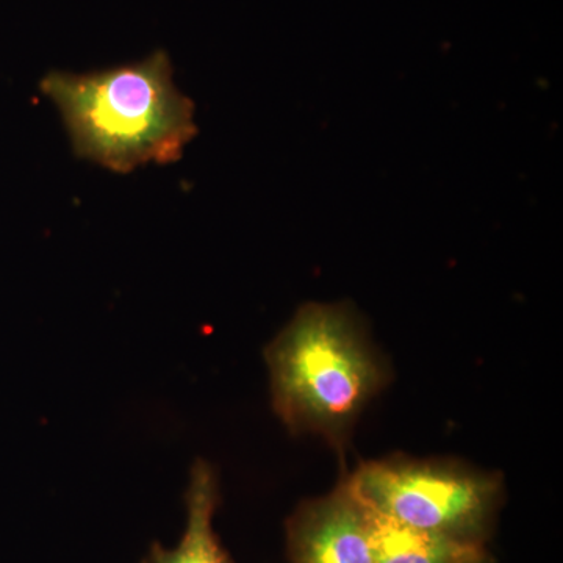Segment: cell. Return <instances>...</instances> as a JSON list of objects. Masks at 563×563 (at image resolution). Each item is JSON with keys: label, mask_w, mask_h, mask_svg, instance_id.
I'll list each match as a JSON object with an SVG mask.
<instances>
[{"label": "cell", "mask_w": 563, "mask_h": 563, "mask_svg": "<svg viewBox=\"0 0 563 563\" xmlns=\"http://www.w3.org/2000/svg\"><path fill=\"white\" fill-rule=\"evenodd\" d=\"M40 88L57 107L76 157L109 172L180 161L198 133L195 103L174 84L163 49L92 73L51 70Z\"/></svg>", "instance_id": "1"}, {"label": "cell", "mask_w": 563, "mask_h": 563, "mask_svg": "<svg viewBox=\"0 0 563 563\" xmlns=\"http://www.w3.org/2000/svg\"><path fill=\"white\" fill-rule=\"evenodd\" d=\"M365 507L374 563H488L481 542L410 528Z\"/></svg>", "instance_id": "5"}, {"label": "cell", "mask_w": 563, "mask_h": 563, "mask_svg": "<svg viewBox=\"0 0 563 563\" xmlns=\"http://www.w3.org/2000/svg\"><path fill=\"white\" fill-rule=\"evenodd\" d=\"M273 406L292 432L342 444L384 373L346 306L306 303L265 352Z\"/></svg>", "instance_id": "2"}, {"label": "cell", "mask_w": 563, "mask_h": 563, "mask_svg": "<svg viewBox=\"0 0 563 563\" xmlns=\"http://www.w3.org/2000/svg\"><path fill=\"white\" fill-rule=\"evenodd\" d=\"M187 528L173 550L152 543L146 563H233L213 531V515L220 501V487L213 468L196 461L187 496Z\"/></svg>", "instance_id": "6"}, {"label": "cell", "mask_w": 563, "mask_h": 563, "mask_svg": "<svg viewBox=\"0 0 563 563\" xmlns=\"http://www.w3.org/2000/svg\"><path fill=\"white\" fill-rule=\"evenodd\" d=\"M292 563H374L368 514L350 484L303 504L287 525Z\"/></svg>", "instance_id": "4"}, {"label": "cell", "mask_w": 563, "mask_h": 563, "mask_svg": "<svg viewBox=\"0 0 563 563\" xmlns=\"http://www.w3.org/2000/svg\"><path fill=\"white\" fill-rule=\"evenodd\" d=\"M374 512L424 531L481 542L495 512L498 477L455 463L368 462L347 479Z\"/></svg>", "instance_id": "3"}]
</instances>
